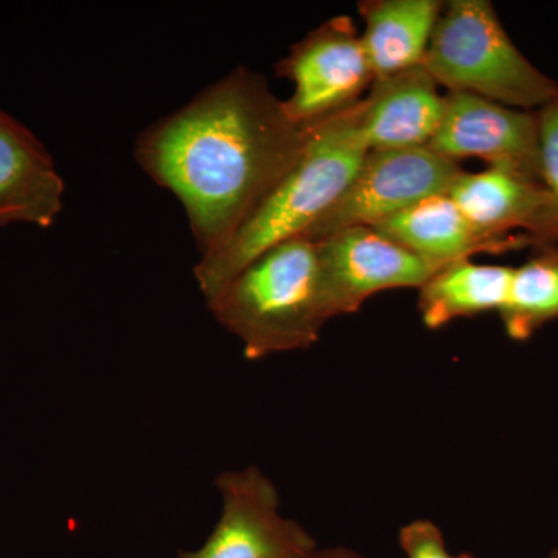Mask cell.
<instances>
[{"label": "cell", "mask_w": 558, "mask_h": 558, "mask_svg": "<svg viewBox=\"0 0 558 558\" xmlns=\"http://www.w3.org/2000/svg\"><path fill=\"white\" fill-rule=\"evenodd\" d=\"M314 128L290 119L264 75L240 68L150 124L134 154L178 197L201 258H209L288 174Z\"/></svg>", "instance_id": "obj_1"}, {"label": "cell", "mask_w": 558, "mask_h": 558, "mask_svg": "<svg viewBox=\"0 0 558 558\" xmlns=\"http://www.w3.org/2000/svg\"><path fill=\"white\" fill-rule=\"evenodd\" d=\"M360 102L317 124L300 159L233 240L196 264L194 277L207 303L264 252L306 234L343 196L368 153L360 132Z\"/></svg>", "instance_id": "obj_2"}, {"label": "cell", "mask_w": 558, "mask_h": 558, "mask_svg": "<svg viewBox=\"0 0 558 558\" xmlns=\"http://www.w3.org/2000/svg\"><path fill=\"white\" fill-rule=\"evenodd\" d=\"M207 304L216 322L241 341L245 359L314 347L328 323L317 244L296 236L275 245Z\"/></svg>", "instance_id": "obj_3"}, {"label": "cell", "mask_w": 558, "mask_h": 558, "mask_svg": "<svg viewBox=\"0 0 558 558\" xmlns=\"http://www.w3.org/2000/svg\"><path fill=\"white\" fill-rule=\"evenodd\" d=\"M422 68L449 92L513 109H542L558 94L556 81L517 49L487 0H451L444 7Z\"/></svg>", "instance_id": "obj_4"}, {"label": "cell", "mask_w": 558, "mask_h": 558, "mask_svg": "<svg viewBox=\"0 0 558 558\" xmlns=\"http://www.w3.org/2000/svg\"><path fill=\"white\" fill-rule=\"evenodd\" d=\"M277 73L293 84L286 112L307 128L354 108L374 83L362 35L348 16L332 17L307 33L278 62Z\"/></svg>", "instance_id": "obj_5"}, {"label": "cell", "mask_w": 558, "mask_h": 558, "mask_svg": "<svg viewBox=\"0 0 558 558\" xmlns=\"http://www.w3.org/2000/svg\"><path fill=\"white\" fill-rule=\"evenodd\" d=\"M462 171L428 146L368 150L343 196L303 236L319 241L351 227L379 226L417 202L449 194Z\"/></svg>", "instance_id": "obj_6"}, {"label": "cell", "mask_w": 558, "mask_h": 558, "mask_svg": "<svg viewBox=\"0 0 558 558\" xmlns=\"http://www.w3.org/2000/svg\"><path fill=\"white\" fill-rule=\"evenodd\" d=\"M222 512L207 542L178 558H310L317 542L279 512L274 481L258 468L223 472L216 478Z\"/></svg>", "instance_id": "obj_7"}, {"label": "cell", "mask_w": 558, "mask_h": 558, "mask_svg": "<svg viewBox=\"0 0 558 558\" xmlns=\"http://www.w3.org/2000/svg\"><path fill=\"white\" fill-rule=\"evenodd\" d=\"M314 242L328 322L355 314L366 300L385 290L421 289L440 269L373 227H351Z\"/></svg>", "instance_id": "obj_8"}, {"label": "cell", "mask_w": 558, "mask_h": 558, "mask_svg": "<svg viewBox=\"0 0 558 558\" xmlns=\"http://www.w3.org/2000/svg\"><path fill=\"white\" fill-rule=\"evenodd\" d=\"M428 148L446 159L472 157L486 161L488 168L542 182L537 116L476 95H446V112Z\"/></svg>", "instance_id": "obj_9"}, {"label": "cell", "mask_w": 558, "mask_h": 558, "mask_svg": "<svg viewBox=\"0 0 558 558\" xmlns=\"http://www.w3.org/2000/svg\"><path fill=\"white\" fill-rule=\"evenodd\" d=\"M65 185L38 135L0 109V229H50L64 207Z\"/></svg>", "instance_id": "obj_10"}, {"label": "cell", "mask_w": 558, "mask_h": 558, "mask_svg": "<svg viewBox=\"0 0 558 558\" xmlns=\"http://www.w3.org/2000/svg\"><path fill=\"white\" fill-rule=\"evenodd\" d=\"M438 87L422 64L374 81L360 102V132L366 148L428 146L446 112V95Z\"/></svg>", "instance_id": "obj_11"}, {"label": "cell", "mask_w": 558, "mask_h": 558, "mask_svg": "<svg viewBox=\"0 0 558 558\" xmlns=\"http://www.w3.org/2000/svg\"><path fill=\"white\" fill-rule=\"evenodd\" d=\"M373 229L438 267L480 253L498 255L534 245L526 233L492 236L476 229L449 194L417 202Z\"/></svg>", "instance_id": "obj_12"}, {"label": "cell", "mask_w": 558, "mask_h": 558, "mask_svg": "<svg viewBox=\"0 0 558 558\" xmlns=\"http://www.w3.org/2000/svg\"><path fill=\"white\" fill-rule=\"evenodd\" d=\"M449 196L484 233L510 236L513 230H524L538 245L549 208L548 191L538 180L502 168L462 171Z\"/></svg>", "instance_id": "obj_13"}, {"label": "cell", "mask_w": 558, "mask_h": 558, "mask_svg": "<svg viewBox=\"0 0 558 558\" xmlns=\"http://www.w3.org/2000/svg\"><path fill=\"white\" fill-rule=\"evenodd\" d=\"M444 3L438 0H365L363 47L374 81L405 72L424 61Z\"/></svg>", "instance_id": "obj_14"}, {"label": "cell", "mask_w": 558, "mask_h": 558, "mask_svg": "<svg viewBox=\"0 0 558 558\" xmlns=\"http://www.w3.org/2000/svg\"><path fill=\"white\" fill-rule=\"evenodd\" d=\"M512 267L488 266L472 259L440 267L418 289L417 307L428 329H440L459 318L501 311L508 296Z\"/></svg>", "instance_id": "obj_15"}, {"label": "cell", "mask_w": 558, "mask_h": 558, "mask_svg": "<svg viewBox=\"0 0 558 558\" xmlns=\"http://www.w3.org/2000/svg\"><path fill=\"white\" fill-rule=\"evenodd\" d=\"M509 339L526 341L558 318V245H542L512 269L505 306L499 311Z\"/></svg>", "instance_id": "obj_16"}, {"label": "cell", "mask_w": 558, "mask_h": 558, "mask_svg": "<svg viewBox=\"0 0 558 558\" xmlns=\"http://www.w3.org/2000/svg\"><path fill=\"white\" fill-rule=\"evenodd\" d=\"M542 182L549 194L545 229L537 247L558 245V94L537 113Z\"/></svg>", "instance_id": "obj_17"}, {"label": "cell", "mask_w": 558, "mask_h": 558, "mask_svg": "<svg viewBox=\"0 0 558 558\" xmlns=\"http://www.w3.org/2000/svg\"><path fill=\"white\" fill-rule=\"evenodd\" d=\"M399 545L407 558H475L470 554H450L438 524L429 520H414L400 529Z\"/></svg>", "instance_id": "obj_18"}, {"label": "cell", "mask_w": 558, "mask_h": 558, "mask_svg": "<svg viewBox=\"0 0 558 558\" xmlns=\"http://www.w3.org/2000/svg\"><path fill=\"white\" fill-rule=\"evenodd\" d=\"M310 558H365L357 550L347 546H333V548L317 549Z\"/></svg>", "instance_id": "obj_19"}, {"label": "cell", "mask_w": 558, "mask_h": 558, "mask_svg": "<svg viewBox=\"0 0 558 558\" xmlns=\"http://www.w3.org/2000/svg\"><path fill=\"white\" fill-rule=\"evenodd\" d=\"M548 558H558V549H554L553 553L549 554Z\"/></svg>", "instance_id": "obj_20"}]
</instances>
